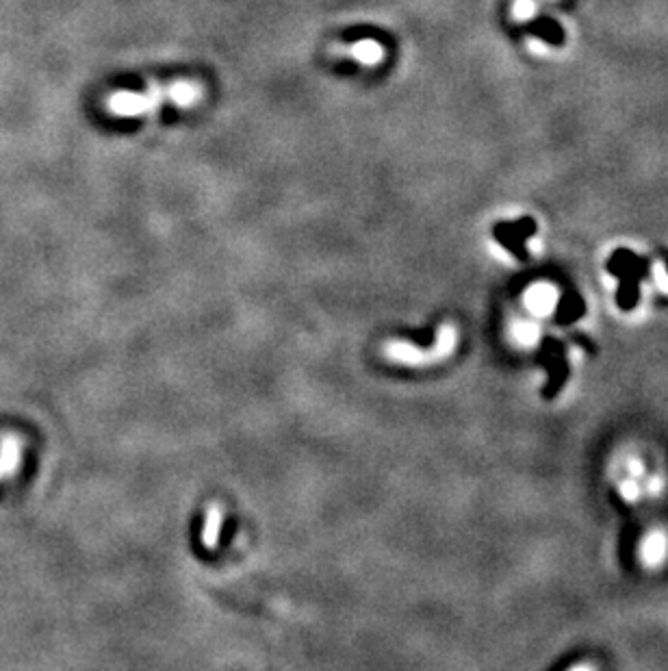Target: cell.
<instances>
[{
    "label": "cell",
    "instance_id": "6da1fadb",
    "mask_svg": "<svg viewBox=\"0 0 668 671\" xmlns=\"http://www.w3.org/2000/svg\"><path fill=\"white\" fill-rule=\"evenodd\" d=\"M195 92L198 87L189 85V83H176L172 87H152L150 94H117L113 96L111 107L117 111V114H137V111H146L150 107H154L156 102H161L163 96H174L176 102H191L195 100Z\"/></svg>",
    "mask_w": 668,
    "mask_h": 671
},
{
    "label": "cell",
    "instance_id": "7a4b0ae2",
    "mask_svg": "<svg viewBox=\"0 0 668 671\" xmlns=\"http://www.w3.org/2000/svg\"><path fill=\"white\" fill-rule=\"evenodd\" d=\"M525 305L536 315H549L558 305V291L552 285H534L525 293Z\"/></svg>",
    "mask_w": 668,
    "mask_h": 671
},
{
    "label": "cell",
    "instance_id": "3957f363",
    "mask_svg": "<svg viewBox=\"0 0 668 671\" xmlns=\"http://www.w3.org/2000/svg\"><path fill=\"white\" fill-rule=\"evenodd\" d=\"M334 53H341V55H347V57H354L358 59L361 63L365 65H376L382 57H384V48L376 42V40H361L351 46H334Z\"/></svg>",
    "mask_w": 668,
    "mask_h": 671
},
{
    "label": "cell",
    "instance_id": "277c9868",
    "mask_svg": "<svg viewBox=\"0 0 668 671\" xmlns=\"http://www.w3.org/2000/svg\"><path fill=\"white\" fill-rule=\"evenodd\" d=\"M666 537L662 533H653L649 535V539L645 541V547H642V556L649 565H657L664 561L666 556Z\"/></svg>",
    "mask_w": 668,
    "mask_h": 671
},
{
    "label": "cell",
    "instance_id": "5b68a950",
    "mask_svg": "<svg viewBox=\"0 0 668 671\" xmlns=\"http://www.w3.org/2000/svg\"><path fill=\"white\" fill-rule=\"evenodd\" d=\"M219 526H221V511H219V506H209L204 530H202V541H204L207 547H215L217 545Z\"/></svg>",
    "mask_w": 668,
    "mask_h": 671
},
{
    "label": "cell",
    "instance_id": "8992f818",
    "mask_svg": "<svg viewBox=\"0 0 668 671\" xmlns=\"http://www.w3.org/2000/svg\"><path fill=\"white\" fill-rule=\"evenodd\" d=\"M513 334H515V339H517L519 344H523V346H534V344L538 342V328H536L534 324H530V322H519V324H515Z\"/></svg>",
    "mask_w": 668,
    "mask_h": 671
},
{
    "label": "cell",
    "instance_id": "52a82bcc",
    "mask_svg": "<svg viewBox=\"0 0 668 671\" xmlns=\"http://www.w3.org/2000/svg\"><path fill=\"white\" fill-rule=\"evenodd\" d=\"M581 313H584V302L579 300V298H575V302H573V298H566V300L562 302V309L558 311V320L562 324H566L571 320H577Z\"/></svg>",
    "mask_w": 668,
    "mask_h": 671
},
{
    "label": "cell",
    "instance_id": "ba28073f",
    "mask_svg": "<svg viewBox=\"0 0 668 671\" xmlns=\"http://www.w3.org/2000/svg\"><path fill=\"white\" fill-rule=\"evenodd\" d=\"M638 493H640V489H638V484H636L634 480L623 482V496H625V500H636Z\"/></svg>",
    "mask_w": 668,
    "mask_h": 671
}]
</instances>
